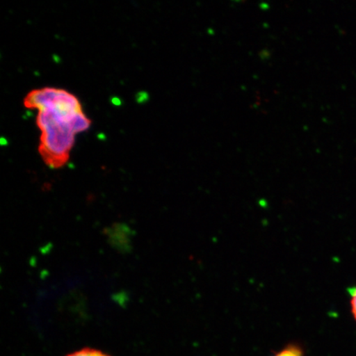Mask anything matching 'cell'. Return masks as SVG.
Instances as JSON below:
<instances>
[{
    "mask_svg": "<svg viewBox=\"0 0 356 356\" xmlns=\"http://www.w3.org/2000/svg\"><path fill=\"white\" fill-rule=\"evenodd\" d=\"M67 356H110V355H106V353H102V351L99 350L86 348V349H82L80 350L75 351V353L68 355Z\"/></svg>",
    "mask_w": 356,
    "mask_h": 356,
    "instance_id": "obj_3",
    "label": "cell"
},
{
    "mask_svg": "<svg viewBox=\"0 0 356 356\" xmlns=\"http://www.w3.org/2000/svg\"><path fill=\"white\" fill-rule=\"evenodd\" d=\"M350 311L356 322V286L349 289Z\"/></svg>",
    "mask_w": 356,
    "mask_h": 356,
    "instance_id": "obj_4",
    "label": "cell"
},
{
    "mask_svg": "<svg viewBox=\"0 0 356 356\" xmlns=\"http://www.w3.org/2000/svg\"><path fill=\"white\" fill-rule=\"evenodd\" d=\"M274 356H304V353L299 346L289 345Z\"/></svg>",
    "mask_w": 356,
    "mask_h": 356,
    "instance_id": "obj_2",
    "label": "cell"
},
{
    "mask_svg": "<svg viewBox=\"0 0 356 356\" xmlns=\"http://www.w3.org/2000/svg\"><path fill=\"white\" fill-rule=\"evenodd\" d=\"M26 108L38 111L37 124L41 131L39 154L51 168L68 163L75 136L91 127L78 97L64 89H34L24 99Z\"/></svg>",
    "mask_w": 356,
    "mask_h": 356,
    "instance_id": "obj_1",
    "label": "cell"
}]
</instances>
